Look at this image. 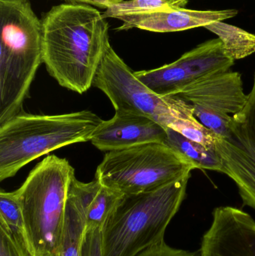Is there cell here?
<instances>
[{
  "label": "cell",
  "mask_w": 255,
  "mask_h": 256,
  "mask_svg": "<svg viewBox=\"0 0 255 256\" xmlns=\"http://www.w3.org/2000/svg\"><path fill=\"white\" fill-rule=\"evenodd\" d=\"M197 166L165 143L139 144L105 154L95 178L124 195L154 190L191 174Z\"/></svg>",
  "instance_id": "6"
},
{
  "label": "cell",
  "mask_w": 255,
  "mask_h": 256,
  "mask_svg": "<svg viewBox=\"0 0 255 256\" xmlns=\"http://www.w3.org/2000/svg\"><path fill=\"white\" fill-rule=\"evenodd\" d=\"M102 120L89 110L61 115L19 114L0 126V182L54 150L91 141Z\"/></svg>",
  "instance_id": "4"
},
{
  "label": "cell",
  "mask_w": 255,
  "mask_h": 256,
  "mask_svg": "<svg viewBox=\"0 0 255 256\" xmlns=\"http://www.w3.org/2000/svg\"><path fill=\"white\" fill-rule=\"evenodd\" d=\"M43 62L61 86L83 94L109 46V26L96 8L79 3L53 6L42 20Z\"/></svg>",
  "instance_id": "1"
},
{
  "label": "cell",
  "mask_w": 255,
  "mask_h": 256,
  "mask_svg": "<svg viewBox=\"0 0 255 256\" xmlns=\"http://www.w3.org/2000/svg\"><path fill=\"white\" fill-rule=\"evenodd\" d=\"M101 184L94 179L88 183L72 178L67 192L64 225L58 256H79L86 231L87 207Z\"/></svg>",
  "instance_id": "13"
},
{
  "label": "cell",
  "mask_w": 255,
  "mask_h": 256,
  "mask_svg": "<svg viewBox=\"0 0 255 256\" xmlns=\"http://www.w3.org/2000/svg\"><path fill=\"white\" fill-rule=\"evenodd\" d=\"M166 130L148 117L115 112L113 118L103 121L91 142L103 152L122 150L147 143H165Z\"/></svg>",
  "instance_id": "11"
},
{
  "label": "cell",
  "mask_w": 255,
  "mask_h": 256,
  "mask_svg": "<svg viewBox=\"0 0 255 256\" xmlns=\"http://www.w3.org/2000/svg\"><path fill=\"white\" fill-rule=\"evenodd\" d=\"M124 196L118 191L100 185L90 198L87 207L86 230H103Z\"/></svg>",
  "instance_id": "16"
},
{
  "label": "cell",
  "mask_w": 255,
  "mask_h": 256,
  "mask_svg": "<svg viewBox=\"0 0 255 256\" xmlns=\"http://www.w3.org/2000/svg\"><path fill=\"white\" fill-rule=\"evenodd\" d=\"M0 124L23 112L43 62L42 21L30 0H0Z\"/></svg>",
  "instance_id": "2"
},
{
  "label": "cell",
  "mask_w": 255,
  "mask_h": 256,
  "mask_svg": "<svg viewBox=\"0 0 255 256\" xmlns=\"http://www.w3.org/2000/svg\"><path fill=\"white\" fill-rule=\"evenodd\" d=\"M205 28L218 36L226 55L234 61L247 58L255 52V34L253 33L224 21L209 24Z\"/></svg>",
  "instance_id": "15"
},
{
  "label": "cell",
  "mask_w": 255,
  "mask_h": 256,
  "mask_svg": "<svg viewBox=\"0 0 255 256\" xmlns=\"http://www.w3.org/2000/svg\"><path fill=\"white\" fill-rule=\"evenodd\" d=\"M93 86L112 102L115 112L148 117L165 129L175 130L195 116L193 105L175 96L161 97L142 84L112 46L105 52Z\"/></svg>",
  "instance_id": "7"
},
{
  "label": "cell",
  "mask_w": 255,
  "mask_h": 256,
  "mask_svg": "<svg viewBox=\"0 0 255 256\" xmlns=\"http://www.w3.org/2000/svg\"><path fill=\"white\" fill-rule=\"evenodd\" d=\"M174 8H184L190 0H162Z\"/></svg>",
  "instance_id": "23"
},
{
  "label": "cell",
  "mask_w": 255,
  "mask_h": 256,
  "mask_svg": "<svg viewBox=\"0 0 255 256\" xmlns=\"http://www.w3.org/2000/svg\"><path fill=\"white\" fill-rule=\"evenodd\" d=\"M165 144L187 156L198 168L222 172L223 164L215 149H209L200 143L186 138L172 128L166 129Z\"/></svg>",
  "instance_id": "14"
},
{
  "label": "cell",
  "mask_w": 255,
  "mask_h": 256,
  "mask_svg": "<svg viewBox=\"0 0 255 256\" xmlns=\"http://www.w3.org/2000/svg\"><path fill=\"white\" fill-rule=\"evenodd\" d=\"M0 224L5 225L27 249L23 216L16 191L0 192Z\"/></svg>",
  "instance_id": "17"
},
{
  "label": "cell",
  "mask_w": 255,
  "mask_h": 256,
  "mask_svg": "<svg viewBox=\"0 0 255 256\" xmlns=\"http://www.w3.org/2000/svg\"><path fill=\"white\" fill-rule=\"evenodd\" d=\"M74 168L49 155L28 174L16 194L22 209L30 256H58L66 201Z\"/></svg>",
  "instance_id": "5"
},
{
  "label": "cell",
  "mask_w": 255,
  "mask_h": 256,
  "mask_svg": "<svg viewBox=\"0 0 255 256\" xmlns=\"http://www.w3.org/2000/svg\"><path fill=\"white\" fill-rule=\"evenodd\" d=\"M238 14L236 9L202 10L171 8L125 18L117 30L137 28L161 33L185 31L231 19Z\"/></svg>",
  "instance_id": "12"
},
{
  "label": "cell",
  "mask_w": 255,
  "mask_h": 256,
  "mask_svg": "<svg viewBox=\"0 0 255 256\" xmlns=\"http://www.w3.org/2000/svg\"><path fill=\"white\" fill-rule=\"evenodd\" d=\"M137 256H201L200 252H191L184 250L175 249L162 242L156 246L139 254Z\"/></svg>",
  "instance_id": "21"
},
{
  "label": "cell",
  "mask_w": 255,
  "mask_h": 256,
  "mask_svg": "<svg viewBox=\"0 0 255 256\" xmlns=\"http://www.w3.org/2000/svg\"><path fill=\"white\" fill-rule=\"evenodd\" d=\"M79 256H103V230L92 228L85 231Z\"/></svg>",
  "instance_id": "20"
},
{
  "label": "cell",
  "mask_w": 255,
  "mask_h": 256,
  "mask_svg": "<svg viewBox=\"0 0 255 256\" xmlns=\"http://www.w3.org/2000/svg\"><path fill=\"white\" fill-rule=\"evenodd\" d=\"M0 256H30L19 239L0 224Z\"/></svg>",
  "instance_id": "19"
},
{
  "label": "cell",
  "mask_w": 255,
  "mask_h": 256,
  "mask_svg": "<svg viewBox=\"0 0 255 256\" xmlns=\"http://www.w3.org/2000/svg\"><path fill=\"white\" fill-rule=\"evenodd\" d=\"M171 8L162 0H124L108 8L103 15L106 18L123 20L130 16Z\"/></svg>",
  "instance_id": "18"
},
{
  "label": "cell",
  "mask_w": 255,
  "mask_h": 256,
  "mask_svg": "<svg viewBox=\"0 0 255 256\" xmlns=\"http://www.w3.org/2000/svg\"><path fill=\"white\" fill-rule=\"evenodd\" d=\"M193 105L196 118L221 137H228L232 116L249 100L239 72H229L198 80L174 94Z\"/></svg>",
  "instance_id": "8"
},
{
  "label": "cell",
  "mask_w": 255,
  "mask_h": 256,
  "mask_svg": "<svg viewBox=\"0 0 255 256\" xmlns=\"http://www.w3.org/2000/svg\"><path fill=\"white\" fill-rule=\"evenodd\" d=\"M67 1L73 2V3L79 4H88L93 7L107 9L110 6L124 1V0H67Z\"/></svg>",
  "instance_id": "22"
},
{
  "label": "cell",
  "mask_w": 255,
  "mask_h": 256,
  "mask_svg": "<svg viewBox=\"0 0 255 256\" xmlns=\"http://www.w3.org/2000/svg\"><path fill=\"white\" fill-rule=\"evenodd\" d=\"M190 176L148 192L124 195L103 230V256H137L164 242Z\"/></svg>",
  "instance_id": "3"
},
{
  "label": "cell",
  "mask_w": 255,
  "mask_h": 256,
  "mask_svg": "<svg viewBox=\"0 0 255 256\" xmlns=\"http://www.w3.org/2000/svg\"><path fill=\"white\" fill-rule=\"evenodd\" d=\"M222 173L234 180L244 206L255 209V74L244 109L232 116L228 137L217 136Z\"/></svg>",
  "instance_id": "9"
},
{
  "label": "cell",
  "mask_w": 255,
  "mask_h": 256,
  "mask_svg": "<svg viewBox=\"0 0 255 256\" xmlns=\"http://www.w3.org/2000/svg\"><path fill=\"white\" fill-rule=\"evenodd\" d=\"M199 252L201 256H255V220L237 208H217Z\"/></svg>",
  "instance_id": "10"
}]
</instances>
